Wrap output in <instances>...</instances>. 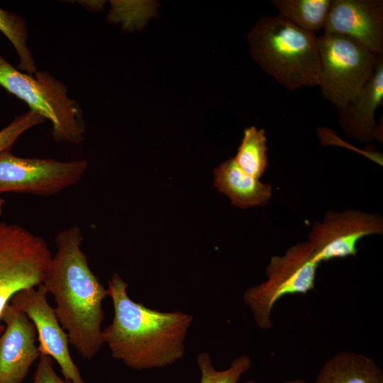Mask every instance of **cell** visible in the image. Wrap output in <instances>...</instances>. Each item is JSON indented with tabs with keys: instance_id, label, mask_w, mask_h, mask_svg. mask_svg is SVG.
<instances>
[{
	"instance_id": "cell-7",
	"label": "cell",
	"mask_w": 383,
	"mask_h": 383,
	"mask_svg": "<svg viewBox=\"0 0 383 383\" xmlns=\"http://www.w3.org/2000/svg\"><path fill=\"white\" fill-rule=\"evenodd\" d=\"M52 257L43 238L18 225L0 222V335L6 306L17 292L43 284Z\"/></svg>"
},
{
	"instance_id": "cell-22",
	"label": "cell",
	"mask_w": 383,
	"mask_h": 383,
	"mask_svg": "<svg viewBox=\"0 0 383 383\" xmlns=\"http://www.w3.org/2000/svg\"><path fill=\"white\" fill-rule=\"evenodd\" d=\"M245 383H257V382H255L253 380H248V381L245 382ZM281 383H306V382L303 379H295L287 380L286 382H281Z\"/></svg>"
},
{
	"instance_id": "cell-9",
	"label": "cell",
	"mask_w": 383,
	"mask_h": 383,
	"mask_svg": "<svg viewBox=\"0 0 383 383\" xmlns=\"http://www.w3.org/2000/svg\"><path fill=\"white\" fill-rule=\"evenodd\" d=\"M382 233L383 219L380 214L350 209L341 212L329 211L322 222H315L308 243L316 259L321 263L355 256L360 239Z\"/></svg>"
},
{
	"instance_id": "cell-11",
	"label": "cell",
	"mask_w": 383,
	"mask_h": 383,
	"mask_svg": "<svg viewBox=\"0 0 383 383\" xmlns=\"http://www.w3.org/2000/svg\"><path fill=\"white\" fill-rule=\"evenodd\" d=\"M323 31L347 36L383 55V1L331 0Z\"/></svg>"
},
{
	"instance_id": "cell-5",
	"label": "cell",
	"mask_w": 383,
	"mask_h": 383,
	"mask_svg": "<svg viewBox=\"0 0 383 383\" xmlns=\"http://www.w3.org/2000/svg\"><path fill=\"white\" fill-rule=\"evenodd\" d=\"M320 265L308 241L297 243L283 255L271 258L266 267L267 279L247 289L243 296L259 328H272V311L282 298L305 294L314 288Z\"/></svg>"
},
{
	"instance_id": "cell-15",
	"label": "cell",
	"mask_w": 383,
	"mask_h": 383,
	"mask_svg": "<svg viewBox=\"0 0 383 383\" xmlns=\"http://www.w3.org/2000/svg\"><path fill=\"white\" fill-rule=\"evenodd\" d=\"M314 383H383V372L372 358L341 351L323 364Z\"/></svg>"
},
{
	"instance_id": "cell-14",
	"label": "cell",
	"mask_w": 383,
	"mask_h": 383,
	"mask_svg": "<svg viewBox=\"0 0 383 383\" xmlns=\"http://www.w3.org/2000/svg\"><path fill=\"white\" fill-rule=\"evenodd\" d=\"M213 176L215 187L235 206L248 209L265 206L272 196V187L245 173L233 157L216 167Z\"/></svg>"
},
{
	"instance_id": "cell-20",
	"label": "cell",
	"mask_w": 383,
	"mask_h": 383,
	"mask_svg": "<svg viewBox=\"0 0 383 383\" xmlns=\"http://www.w3.org/2000/svg\"><path fill=\"white\" fill-rule=\"evenodd\" d=\"M45 121L43 116L32 110L16 116L9 125L0 131V152L11 150L24 132L43 123Z\"/></svg>"
},
{
	"instance_id": "cell-4",
	"label": "cell",
	"mask_w": 383,
	"mask_h": 383,
	"mask_svg": "<svg viewBox=\"0 0 383 383\" xmlns=\"http://www.w3.org/2000/svg\"><path fill=\"white\" fill-rule=\"evenodd\" d=\"M0 86L26 102L52 125L56 142L84 140L85 123L77 102L67 96L65 84L46 71L28 74L16 69L0 55Z\"/></svg>"
},
{
	"instance_id": "cell-19",
	"label": "cell",
	"mask_w": 383,
	"mask_h": 383,
	"mask_svg": "<svg viewBox=\"0 0 383 383\" xmlns=\"http://www.w3.org/2000/svg\"><path fill=\"white\" fill-rule=\"evenodd\" d=\"M196 362L201 372L200 383H238L252 365L250 357L243 355L235 358L227 369L217 370L207 352L199 353Z\"/></svg>"
},
{
	"instance_id": "cell-21",
	"label": "cell",
	"mask_w": 383,
	"mask_h": 383,
	"mask_svg": "<svg viewBox=\"0 0 383 383\" xmlns=\"http://www.w3.org/2000/svg\"><path fill=\"white\" fill-rule=\"evenodd\" d=\"M33 383H69L61 379L53 369V359L40 355L36 370L33 374Z\"/></svg>"
},
{
	"instance_id": "cell-10",
	"label": "cell",
	"mask_w": 383,
	"mask_h": 383,
	"mask_svg": "<svg viewBox=\"0 0 383 383\" xmlns=\"http://www.w3.org/2000/svg\"><path fill=\"white\" fill-rule=\"evenodd\" d=\"M47 294L42 284L17 292L11 298L10 304L24 313L33 322L40 355L56 361L65 380L69 383H87L72 358L68 335L61 326L54 308L48 302Z\"/></svg>"
},
{
	"instance_id": "cell-18",
	"label": "cell",
	"mask_w": 383,
	"mask_h": 383,
	"mask_svg": "<svg viewBox=\"0 0 383 383\" xmlns=\"http://www.w3.org/2000/svg\"><path fill=\"white\" fill-rule=\"evenodd\" d=\"M0 31L11 43L18 57L17 69L28 74L37 72L36 65L28 45V29L21 16L0 7Z\"/></svg>"
},
{
	"instance_id": "cell-3",
	"label": "cell",
	"mask_w": 383,
	"mask_h": 383,
	"mask_svg": "<svg viewBox=\"0 0 383 383\" xmlns=\"http://www.w3.org/2000/svg\"><path fill=\"white\" fill-rule=\"evenodd\" d=\"M250 53L262 70L288 90L316 87L318 36L280 16H265L248 34Z\"/></svg>"
},
{
	"instance_id": "cell-2",
	"label": "cell",
	"mask_w": 383,
	"mask_h": 383,
	"mask_svg": "<svg viewBox=\"0 0 383 383\" xmlns=\"http://www.w3.org/2000/svg\"><path fill=\"white\" fill-rule=\"evenodd\" d=\"M82 240L77 225L57 235V251L43 284L54 298L56 316L70 343L82 357L91 360L104 344L102 302L108 292L90 269L81 250Z\"/></svg>"
},
{
	"instance_id": "cell-17",
	"label": "cell",
	"mask_w": 383,
	"mask_h": 383,
	"mask_svg": "<svg viewBox=\"0 0 383 383\" xmlns=\"http://www.w3.org/2000/svg\"><path fill=\"white\" fill-rule=\"evenodd\" d=\"M266 133L251 126L244 131L243 139L234 160L248 174L259 179L268 167Z\"/></svg>"
},
{
	"instance_id": "cell-23",
	"label": "cell",
	"mask_w": 383,
	"mask_h": 383,
	"mask_svg": "<svg viewBox=\"0 0 383 383\" xmlns=\"http://www.w3.org/2000/svg\"><path fill=\"white\" fill-rule=\"evenodd\" d=\"M4 203H5V201L2 198H0V216H1L2 212H3Z\"/></svg>"
},
{
	"instance_id": "cell-12",
	"label": "cell",
	"mask_w": 383,
	"mask_h": 383,
	"mask_svg": "<svg viewBox=\"0 0 383 383\" xmlns=\"http://www.w3.org/2000/svg\"><path fill=\"white\" fill-rule=\"evenodd\" d=\"M0 335V383H21L40 353L36 342V329L22 311L11 304L4 308Z\"/></svg>"
},
{
	"instance_id": "cell-13",
	"label": "cell",
	"mask_w": 383,
	"mask_h": 383,
	"mask_svg": "<svg viewBox=\"0 0 383 383\" xmlns=\"http://www.w3.org/2000/svg\"><path fill=\"white\" fill-rule=\"evenodd\" d=\"M383 103V55L374 73L359 94L344 108L338 109L339 122L345 135L360 142L377 138L374 113Z\"/></svg>"
},
{
	"instance_id": "cell-8",
	"label": "cell",
	"mask_w": 383,
	"mask_h": 383,
	"mask_svg": "<svg viewBox=\"0 0 383 383\" xmlns=\"http://www.w3.org/2000/svg\"><path fill=\"white\" fill-rule=\"evenodd\" d=\"M87 167L86 160L21 157L11 150H6L0 152V194L16 192L52 196L77 184Z\"/></svg>"
},
{
	"instance_id": "cell-16",
	"label": "cell",
	"mask_w": 383,
	"mask_h": 383,
	"mask_svg": "<svg viewBox=\"0 0 383 383\" xmlns=\"http://www.w3.org/2000/svg\"><path fill=\"white\" fill-rule=\"evenodd\" d=\"M279 16L305 30H323L331 0H272Z\"/></svg>"
},
{
	"instance_id": "cell-1",
	"label": "cell",
	"mask_w": 383,
	"mask_h": 383,
	"mask_svg": "<svg viewBox=\"0 0 383 383\" xmlns=\"http://www.w3.org/2000/svg\"><path fill=\"white\" fill-rule=\"evenodd\" d=\"M128 287L118 273L108 283L113 318L102 336L112 357L135 370L165 367L182 359L193 316L150 309L132 300Z\"/></svg>"
},
{
	"instance_id": "cell-6",
	"label": "cell",
	"mask_w": 383,
	"mask_h": 383,
	"mask_svg": "<svg viewBox=\"0 0 383 383\" xmlns=\"http://www.w3.org/2000/svg\"><path fill=\"white\" fill-rule=\"evenodd\" d=\"M318 46L321 94L338 110L343 109L372 77L381 55L338 34L323 33L318 36Z\"/></svg>"
}]
</instances>
